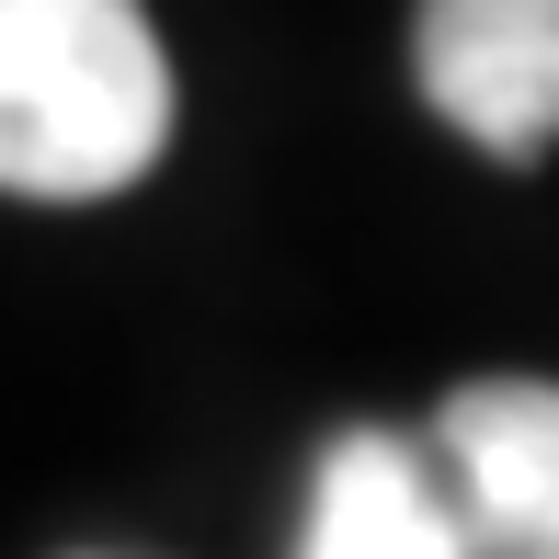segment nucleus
Segmentation results:
<instances>
[{
    "mask_svg": "<svg viewBox=\"0 0 559 559\" xmlns=\"http://www.w3.org/2000/svg\"><path fill=\"white\" fill-rule=\"evenodd\" d=\"M412 69L468 148L537 160L559 138V0H423Z\"/></svg>",
    "mask_w": 559,
    "mask_h": 559,
    "instance_id": "nucleus-3",
    "label": "nucleus"
},
{
    "mask_svg": "<svg viewBox=\"0 0 559 559\" xmlns=\"http://www.w3.org/2000/svg\"><path fill=\"white\" fill-rule=\"evenodd\" d=\"M297 559H479V548L456 537L412 435H332V456L309 479Z\"/></svg>",
    "mask_w": 559,
    "mask_h": 559,
    "instance_id": "nucleus-4",
    "label": "nucleus"
},
{
    "mask_svg": "<svg viewBox=\"0 0 559 559\" xmlns=\"http://www.w3.org/2000/svg\"><path fill=\"white\" fill-rule=\"evenodd\" d=\"M171 148L148 0H0V194L104 206Z\"/></svg>",
    "mask_w": 559,
    "mask_h": 559,
    "instance_id": "nucleus-1",
    "label": "nucleus"
},
{
    "mask_svg": "<svg viewBox=\"0 0 559 559\" xmlns=\"http://www.w3.org/2000/svg\"><path fill=\"white\" fill-rule=\"evenodd\" d=\"M435 491L479 559H559V400L548 377H479L435 412Z\"/></svg>",
    "mask_w": 559,
    "mask_h": 559,
    "instance_id": "nucleus-2",
    "label": "nucleus"
}]
</instances>
